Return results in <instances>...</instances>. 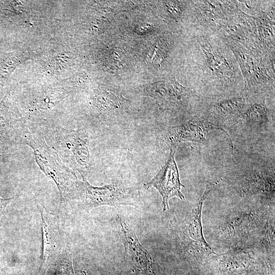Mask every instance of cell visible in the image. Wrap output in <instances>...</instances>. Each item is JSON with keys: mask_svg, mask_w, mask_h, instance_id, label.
<instances>
[{"mask_svg": "<svg viewBox=\"0 0 275 275\" xmlns=\"http://www.w3.org/2000/svg\"><path fill=\"white\" fill-rule=\"evenodd\" d=\"M22 145L31 147L42 172L56 184L63 203L74 201L78 181L73 171L46 143L42 132L29 124Z\"/></svg>", "mask_w": 275, "mask_h": 275, "instance_id": "cell-1", "label": "cell"}, {"mask_svg": "<svg viewBox=\"0 0 275 275\" xmlns=\"http://www.w3.org/2000/svg\"><path fill=\"white\" fill-rule=\"evenodd\" d=\"M39 129L47 144L68 167L79 172L89 163L88 140L85 132L68 130L54 124H41Z\"/></svg>", "mask_w": 275, "mask_h": 275, "instance_id": "cell-2", "label": "cell"}, {"mask_svg": "<svg viewBox=\"0 0 275 275\" xmlns=\"http://www.w3.org/2000/svg\"><path fill=\"white\" fill-rule=\"evenodd\" d=\"M130 192L129 188H120L114 185L95 187L84 180L78 182L75 201H78L88 209L102 205L130 204Z\"/></svg>", "mask_w": 275, "mask_h": 275, "instance_id": "cell-3", "label": "cell"}, {"mask_svg": "<svg viewBox=\"0 0 275 275\" xmlns=\"http://www.w3.org/2000/svg\"><path fill=\"white\" fill-rule=\"evenodd\" d=\"M175 148L171 147L169 159L156 176L145 185L147 187L153 186L159 192L162 198L163 211L169 209V200L176 197L181 200L184 199L181 192L184 187L180 181L178 168L175 160Z\"/></svg>", "mask_w": 275, "mask_h": 275, "instance_id": "cell-4", "label": "cell"}, {"mask_svg": "<svg viewBox=\"0 0 275 275\" xmlns=\"http://www.w3.org/2000/svg\"><path fill=\"white\" fill-rule=\"evenodd\" d=\"M29 124L5 98L0 104V153L15 145H22Z\"/></svg>", "mask_w": 275, "mask_h": 275, "instance_id": "cell-5", "label": "cell"}, {"mask_svg": "<svg viewBox=\"0 0 275 275\" xmlns=\"http://www.w3.org/2000/svg\"><path fill=\"white\" fill-rule=\"evenodd\" d=\"M120 223L125 250L133 268L143 275L152 274L154 264L151 255L141 244L133 230L121 218Z\"/></svg>", "mask_w": 275, "mask_h": 275, "instance_id": "cell-6", "label": "cell"}, {"mask_svg": "<svg viewBox=\"0 0 275 275\" xmlns=\"http://www.w3.org/2000/svg\"><path fill=\"white\" fill-rule=\"evenodd\" d=\"M43 230V264L56 259L62 251L59 225L55 216L44 207L39 208Z\"/></svg>", "mask_w": 275, "mask_h": 275, "instance_id": "cell-7", "label": "cell"}, {"mask_svg": "<svg viewBox=\"0 0 275 275\" xmlns=\"http://www.w3.org/2000/svg\"><path fill=\"white\" fill-rule=\"evenodd\" d=\"M214 186L211 184L206 189L203 195L194 206L187 217V230L189 237L202 248L213 253L209 244L206 241L202 230L201 213L203 203Z\"/></svg>", "mask_w": 275, "mask_h": 275, "instance_id": "cell-8", "label": "cell"}, {"mask_svg": "<svg viewBox=\"0 0 275 275\" xmlns=\"http://www.w3.org/2000/svg\"><path fill=\"white\" fill-rule=\"evenodd\" d=\"M203 51L205 55L207 66L212 75L219 78H224V76L228 78L229 75H232V69L222 54L214 51L210 45H206L203 48Z\"/></svg>", "mask_w": 275, "mask_h": 275, "instance_id": "cell-9", "label": "cell"}, {"mask_svg": "<svg viewBox=\"0 0 275 275\" xmlns=\"http://www.w3.org/2000/svg\"><path fill=\"white\" fill-rule=\"evenodd\" d=\"M53 275H75L71 256L65 258L64 261L58 266Z\"/></svg>", "mask_w": 275, "mask_h": 275, "instance_id": "cell-10", "label": "cell"}, {"mask_svg": "<svg viewBox=\"0 0 275 275\" xmlns=\"http://www.w3.org/2000/svg\"><path fill=\"white\" fill-rule=\"evenodd\" d=\"M14 197L8 198V199H4L0 198V218L2 216L3 212L5 211V209L6 206L9 204L10 202L13 200Z\"/></svg>", "mask_w": 275, "mask_h": 275, "instance_id": "cell-11", "label": "cell"}, {"mask_svg": "<svg viewBox=\"0 0 275 275\" xmlns=\"http://www.w3.org/2000/svg\"><path fill=\"white\" fill-rule=\"evenodd\" d=\"M0 275H9V274L5 270H1Z\"/></svg>", "mask_w": 275, "mask_h": 275, "instance_id": "cell-12", "label": "cell"}, {"mask_svg": "<svg viewBox=\"0 0 275 275\" xmlns=\"http://www.w3.org/2000/svg\"><path fill=\"white\" fill-rule=\"evenodd\" d=\"M82 275H88L85 271H82Z\"/></svg>", "mask_w": 275, "mask_h": 275, "instance_id": "cell-13", "label": "cell"}]
</instances>
